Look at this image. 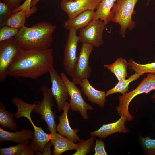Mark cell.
Instances as JSON below:
<instances>
[{"instance_id": "cell-1", "label": "cell", "mask_w": 155, "mask_h": 155, "mask_svg": "<svg viewBox=\"0 0 155 155\" xmlns=\"http://www.w3.org/2000/svg\"><path fill=\"white\" fill-rule=\"evenodd\" d=\"M51 48L21 49L8 67L7 75L36 79L48 73L54 64Z\"/></svg>"}, {"instance_id": "cell-2", "label": "cell", "mask_w": 155, "mask_h": 155, "mask_svg": "<svg viewBox=\"0 0 155 155\" xmlns=\"http://www.w3.org/2000/svg\"><path fill=\"white\" fill-rule=\"evenodd\" d=\"M56 26L46 22L38 23L30 27L23 26L14 38L22 49H45L52 44Z\"/></svg>"}, {"instance_id": "cell-3", "label": "cell", "mask_w": 155, "mask_h": 155, "mask_svg": "<svg viewBox=\"0 0 155 155\" xmlns=\"http://www.w3.org/2000/svg\"><path fill=\"white\" fill-rule=\"evenodd\" d=\"M138 0H117L112 8L111 21L120 25V34L122 38L125 37L127 29L131 30L136 27L132 16Z\"/></svg>"}, {"instance_id": "cell-4", "label": "cell", "mask_w": 155, "mask_h": 155, "mask_svg": "<svg viewBox=\"0 0 155 155\" xmlns=\"http://www.w3.org/2000/svg\"><path fill=\"white\" fill-rule=\"evenodd\" d=\"M40 90L43 94V99L41 102L39 101L38 106L33 111L40 115L41 119L46 122L50 133H55L57 131V125L55 121L57 116L55 112L52 110L54 104L51 89L43 84L41 86Z\"/></svg>"}, {"instance_id": "cell-5", "label": "cell", "mask_w": 155, "mask_h": 155, "mask_svg": "<svg viewBox=\"0 0 155 155\" xmlns=\"http://www.w3.org/2000/svg\"><path fill=\"white\" fill-rule=\"evenodd\" d=\"M60 75L65 83L70 97L69 100L70 108L72 111H78L84 119H87L88 118V111L92 110L94 108L85 101L81 91L76 84L70 80L64 72H61Z\"/></svg>"}, {"instance_id": "cell-6", "label": "cell", "mask_w": 155, "mask_h": 155, "mask_svg": "<svg viewBox=\"0 0 155 155\" xmlns=\"http://www.w3.org/2000/svg\"><path fill=\"white\" fill-rule=\"evenodd\" d=\"M22 49L14 37L0 42V82H3L7 75L9 67Z\"/></svg>"}, {"instance_id": "cell-7", "label": "cell", "mask_w": 155, "mask_h": 155, "mask_svg": "<svg viewBox=\"0 0 155 155\" xmlns=\"http://www.w3.org/2000/svg\"><path fill=\"white\" fill-rule=\"evenodd\" d=\"M92 45L85 43H82L80 53L74 71L71 76L72 81L78 84L83 80L89 78L92 73L89 65L90 55L93 51Z\"/></svg>"}, {"instance_id": "cell-8", "label": "cell", "mask_w": 155, "mask_h": 155, "mask_svg": "<svg viewBox=\"0 0 155 155\" xmlns=\"http://www.w3.org/2000/svg\"><path fill=\"white\" fill-rule=\"evenodd\" d=\"M104 22L100 19L93 20L85 27L80 29L79 42L97 47L104 43L102 36L106 27Z\"/></svg>"}, {"instance_id": "cell-9", "label": "cell", "mask_w": 155, "mask_h": 155, "mask_svg": "<svg viewBox=\"0 0 155 155\" xmlns=\"http://www.w3.org/2000/svg\"><path fill=\"white\" fill-rule=\"evenodd\" d=\"M77 30L74 28L69 30V34L64 51L63 65L67 74L71 76L76 64L78 57L76 52L79 37Z\"/></svg>"}, {"instance_id": "cell-10", "label": "cell", "mask_w": 155, "mask_h": 155, "mask_svg": "<svg viewBox=\"0 0 155 155\" xmlns=\"http://www.w3.org/2000/svg\"><path fill=\"white\" fill-rule=\"evenodd\" d=\"M49 78L51 83L50 89L53 96L55 100L58 111L63 110L69 94L65 84L60 75H59L54 65L49 70Z\"/></svg>"}, {"instance_id": "cell-11", "label": "cell", "mask_w": 155, "mask_h": 155, "mask_svg": "<svg viewBox=\"0 0 155 155\" xmlns=\"http://www.w3.org/2000/svg\"><path fill=\"white\" fill-rule=\"evenodd\" d=\"M102 0H75L62 1L61 9L67 14L69 18H72L87 10L94 11Z\"/></svg>"}, {"instance_id": "cell-12", "label": "cell", "mask_w": 155, "mask_h": 155, "mask_svg": "<svg viewBox=\"0 0 155 155\" xmlns=\"http://www.w3.org/2000/svg\"><path fill=\"white\" fill-rule=\"evenodd\" d=\"M69 108V103L66 101L63 109V112L61 115L59 116V122L57 125V131L71 141L76 142L80 139L77 134L79 130L78 129H73L70 125L68 117Z\"/></svg>"}, {"instance_id": "cell-13", "label": "cell", "mask_w": 155, "mask_h": 155, "mask_svg": "<svg viewBox=\"0 0 155 155\" xmlns=\"http://www.w3.org/2000/svg\"><path fill=\"white\" fill-rule=\"evenodd\" d=\"M127 120L126 118L122 115L120 118L115 122L104 124L98 130L90 132L89 133L91 136L96 137L100 139H105L109 135L116 132L126 133L129 131L125 125Z\"/></svg>"}, {"instance_id": "cell-14", "label": "cell", "mask_w": 155, "mask_h": 155, "mask_svg": "<svg viewBox=\"0 0 155 155\" xmlns=\"http://www.w3.org/2000/svg\"><path fill=\"white\" fill-rule=\"evenodd\" d=\"M84 94L90 102L103 107L106 101V92L95 88L90 83L88 78L82 80L79 84Z\"/></svg>"}, {"instance_id": "cell-15", "label": "cell", "mask_w": 155, "mask_h": 155, "mask_svg": "<svg viewBox=\"0 0 155 155\" xmlns=\"http://www.w3.org/2000/svg\"><path fill=\"white\" fill-rule=\"evenodd\" d=\"M34 129V135L28 145L36 152V155H42L45 146L50 141L52 134L46 133L42 128L36 126L34 123L32 125Z\"/></svg>"}, {"instance_id": "cell-16", "label": "cell", "mask_w": 155, "mask_h": 155, "mask_svg": "<svg viewBox=\"0 0 155 155\" xmlns=\"http://www.w3.org/2000/svg\"><path fill=\"white\" fill-rule=\"evenodd\" d=\"M95 14L94 11H85L73 18H69L64 22V27L69 30L72 28L77 30L84 28L93 20Z\"/></svg>"}, {"instance_id": "cell-17", "label": "cell", "mask_w": 155, "mask_h": 155, "mask_svg": "<svg viewBox=\"0 0 155 155\" xmlns=\"http://www.w3.org/2000/svg\"><path fill=\"white\" fill-rule=\"evenodd\" d=\"M52 134L50 141L54 146L53 154L60 155L67 151L77 149L78 144L71 141L59 133Z\"/></svg>"}, {"instance_id": "cell-18", "label": "cell", "mask_w": 155, "mask_h": 155, "mask_svg": "<svg viewBox=\"0 0 155 155\" xmlns=\"http://www.w3.org/2000/svg\"><path fill=\"white\" fill-rule=\"evenodd\" d=\"M34 132L30 129H23L16 132H10L0 127V142L4 141H12L18 143H23L32 139Z\"/></svg>"}, {"instance_id": "cell-19", "label": "cell", "mask_w": 155, "mask_h": 155, "mask_svg": "<svg viewBox=\"0 0 155 155\" xmlns=\"http://www.w3.org/2000/svg\"><path fill=\"white\" fill-rule=\"evenodd\" d=\"M39 102L35 101L33 104H30L25 102L20 98L13 97L12 102L17 108V111L15 114L16 119L24 117L28 119L32 125L34 123L31 119V113L38 106Z\"/></svg>"}, {"instance_id": "cell-20", "label": "cell", "mask_w": 155, "mask_h": 155, "mask_svg": "<svg viewBox=\"0 0 155 155\" xmlns=\"http://www.w3.org/2000/svg\"><path fill=\"white\" fill-rule=\"evenodd\" d=\"M116 0H102L96 8L95 16L93 20L100 19L103 21L106 26L113 19L111 9Z\"/></svg>"}, {"instance_id": "cell-21", "label": "cell", "mask_w": 155, "mask_h": 155, "mask_svg": "<svg viewBox=\"0 0 155 155\" xmlns=\"http://www.w3.org/2000/svg\"><path fill=\"white\" fill-rule=\"evenodd\" d=\"M128 65L129 63L126 60L119 58L114 63L109 65H105L104 67L113 73L119 81L125 79L128 76L127 69Z\"/></svg>"}, {"instance_id": "cell-22", "label": "cell", "mask_w": 155, "mask_h": 155, "mask_svg": "<svg viewBox=\"0 0 155 155\" xmlns=\"http://www.w3.org/2000/svg\"><path fill=\"white\" fill-rule=\"evenodd\" d=\"M15 114L7 111L5 108L4 103L0 102V124L1 127L8 128L12 131L17 129V125L13 119Z\"/></svg>"}, {"instance_id": "cell-23", "label": "cell", "mask_w": 155, "mask_h": 155, "mask_svg": "<svg viewBox=\"0 0 155 155\" xmlns=\"http://www.w3.org/2000/svg\"><path fill=\"white\" fill-rule=\"evenodd\" d=\"M32 14L25 10L13 13L7 20L5 25L19 29L24 25L26 18Z\"/></svg>"}, {"instance_id": "cell-24", "label": "cell", "mask_w": 155, "mask_h": 155, "mask_svg": "<svg viewBox=\"0 0 155 155\" xmlns=\"http://www.w3.org/2000/svg\"><path fill=\"white\" fill-rule=\"evenodd\" d=\"M143 75L135 72L127 79H124L119 81L118 82L113 88L106 92V97L111 94L120 93L122 95L125 94L128 91L129 83L136 80Z\"/></svg>"}, {"instance_id": "cell-25", "label": "cell", "mask_w": 155, "mask_h": 155, "mask_svg": "<svg viewBox=\"0 0 155 155\" xmlns=\"http://www.w3.org/2000/svg\"><path fill=\"white\" fill-rule=\"evenodd\" d=\"M128 62L129 69L137 73L143 75L147 73H155V62L140 64L136 63L131 59L129 60Z\"/></svg>"}, {"instance_id": "cell-26", "label": "cell", "mask_w": 155, "mask_h": 155, "mask_svg": "<svg viewBox=\"0 0 155 155\" xmlns=\"http://www.w3.org/2000/svg\"><path fill=\"white\" fill-rule=\"evenodd\" d=\"M95 137L91 136L87 140L80 139L76 152L73 155H85L92 151L95 146L94 140Z\"/></svg>"}, {"instance_id": "cell-27", "label": "cell", "mask_w": 155, "mask_h": 155, "mask_svg": "<svg viewBox=\"0 0 155 155\" xmlns=\"http://www.w3.org/2000/svg\"><path fill=\"white\" fill-rule=\"evenodd\" d=\"M140 142L144 154L155 155V140L151 139L149 136L145 137L140 136Z\"/></svg>"}, {"instance_id": "cell-28", "label": "cell", "mask_w": 155, "mask_h": 155, "mask_svg": "<svg viewBox=\"0 0 155 155\" xmlns=\"http://www.w3.org/2000/svg\"><path fill=\"white\" fill-rule=\"evenodd\" d=\"M29 140L23 143H18L15 146L8 147L0 148V155H20L21 152L28 145Z\"/></svg>"}, {"instance_id": "cell-29", "label": "cell", "mask_w": 155, "mask_h": 155, "mask_svg": "<svg viewBox=\"0 0 155 155\" xmlns=\"http://www.w3.org/2000/svg\"><path fill=\"white\" fill-rule=\"evenodd\" d=\"M19 29L6 25L0 27V42L15 36L18 33Z\"/></svg>"}, {"instance_id": "cell-30", "label": "cell", "mask_w": 155, "mask_h": 155, "mask_svg": "<svg viewBox=\"0 0 155 155\" xmlns=\"http://www.w3.org/2000/svg\"><path fill=\"white\" fill-rule=\"evenodd\" d=\"M11 9L9 6L4 2H0V27L5 25L8 18L13 13Z\"/></svg>"}, {"instance_id": "cell-31", "label": "cell", "mask_w": 155, "mask_h": 155, "mask_svg": "<svg viewBox=\"0 0 155 155\" xmlns=\"http://www.w3.org/2000/svg\"><path fill=\"white\" fill-rule=\"evenodd\" d=\"M32 0H25L21 5H20L18 7L12 9V13H14L22 10H26L31 12L32 14L35 13L36 11L37 8L35 6L31 8L30 7V4Z\"/></svg>"}, {"instance_id": "cell-32", "label": "cell", "mask_w": 155, "mask_h": 155, "mask_svg": "<svg viewBox=\"0 0 155 155\" xmlns=\"http://www.w3.org/2000/svg\"><path fill=\"white\" fill-rule=\"evenodd\" d=\"M96 142L94 148V155H107L108 154L105 148L104 141L101 139H96Z\"/></svg>"}, {"instance_id": "cell-33", "label": "cell", "mask_w": 155, "mask_h": 155, "mask_svg": "<svg viewBox=\"0 0 155 155\" xmlns=\"http://www.w3.org/2000/svg\"><path fill=\"white\" fill-rule=\"evenodd\" d=\"M23 0H3L9 6L11 10L18 7Z\"/></svg>"}, {"instance_id": "cell-34", "label": "cell", "mask_w": 155, "mask_h": 155, "mask_svg": "<svg viewBox=\"0 0 155 155\" xmlns=\"http://www.w3.org/2000/svg\"><path fill=\"white\" fill-rule=\"evenodd\" d=\"M35 152V151L28 145L21 152L20 155H33L34 154Z\"/></svg>"}, {"instance_id": "cell-35", "label": "cell", "mask_w": 155, "mask_h": 155, "mask_svg": "<svg viewBox=\"0 0 155 155\" xmlns=\"http://www.w3.org/2000/svg\"><path fill=\"white\" fill-rule=\"evenodd\" d=\"M52 143L49 141L46 145L44 150V151L42 155H51V150Z\"/></svg>"}, {"instance_id": "cell-36", "label": "cell", "mask_w": 155, "mask_h": 155, "mask_svg": "<svg viewBox=\"0 0 155 155\" xmlns=\"http://www.w3.org/2000/svg\"><path fill=\"white\" fill-rule=\"evenodd\" d=\"M40 0H32L30 4V7L31 8L32 7L35 6L36 3ZM75 0H62V1H73Z\"/></svg>"}, {"instance_id": "cell-37", "label": "cell", "mask_w": 155, "mask_h": 155, "mask_svg": "<svg viewBox=\"0 0 155 155\" xmlns=\"http://www.w3.org/2000/svg\"><path fill=\"white\" fill-rule=\"evenodd\" d=\"M151 99L155 103V90L153 94L151 96Z\"/></svg>"}, {"instance_id": "cell-38", "label": "cell", "mask_w": 155, "mask_h": 155, "mask_svg": "<svg viewBox=\"0 0 155 155\" xmlns=\"http://www.w3.org/2000/svg\"><path fill=\"white\" fill-rule=\"evenodd\" d=\"M151 0H148L147 2L146 3V6H147L149 4V3L150 1Z\"/></svg>"}, {"instance_id": "cell-39", "label": "cell", "mask_w": 155, "mask_h": 155, "mask_svg": "<svg viewBox=\"0 0 155 155\" xmlns=\"http://www.w3.org/2000/svg\"><path fill=\"white\" fill-rule=\"evenodd\" d=\"M0 2H2V1H3V0H0Z\"/></svg>"}]
</instances>
